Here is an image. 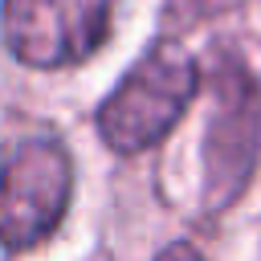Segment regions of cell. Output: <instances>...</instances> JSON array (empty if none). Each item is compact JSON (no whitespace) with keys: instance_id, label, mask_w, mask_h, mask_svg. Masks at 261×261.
Returning <instances> with one entry per match:
<instances>
[{"instance_id":"cell-5","label":"cell","mask_w":261,"mask_h":261,"mask_svg":"<svg viewBox=\"0 0 261 261\" xmlns=\"http://www.w3.org/2000/svg\"><path fill=\"white\" fill-rule=\"evenodd\" d=\"M155 261H204V257H200L192 245H171V249H163Z\"/></svg>"},{"instance_id":"cell-1","label":"cell","mask_w":261,"mask_h":261,"mask_svg":"<svg viewBox=\"0 0 261 261\" xmlns=\"http://www.w3.org/2000/svg\"><path fill=\"white\" fill-rule=\"evenodd\" d=\"M196 86H200V73L184 49H175V45L151 49L118 82V90L102 102V110H98L102 139L114 151H143V147L159 143L188 110Z\"/></svg>"},{"instance_id":"cell-4","label":"cell","mask_w":261,"mask_h":261,"mask_svg":"<svg viewBox=\"0 0 261 261\" xmlns=\"http://www.w3.org/2000/svg\"><path fill=\"white\" fill-rule=\"evenodd\" d=\"M261 147V98L253 77L232 61L216 69V102L208 118L204 139V179H208V204L220 208L237 200L245 179L253 175Z\"/></svg>"},{"instance_id":"cell-2","label":"cell","mask_w":261,"mask_h":261,"mask_svg":"<svg viewBox=\"0 0 261 261\" xmlns=\"http://www.w3.org/2000/svg\"><path fill=\"white\" fill-rule=\"evenodd\" d=\"M73 167L61 143L29 139L0 159V241L8 249H29L45 241L69 204Z\"/></svg>"},{"instance_id":"cell-3","label":"cell","mask_w":261,"mask_h":261,"mask_svg":"<svg viewBox=\"0 0 261 261\" xmlns=\"http://www.w3.org/2000/svg\"><path fill=\"white\" fill-rule=\"evenodd\" d=\"M110 4L114 0H4V41L24 65H77L106 41Z\"/></svg>"}]
</instances>
